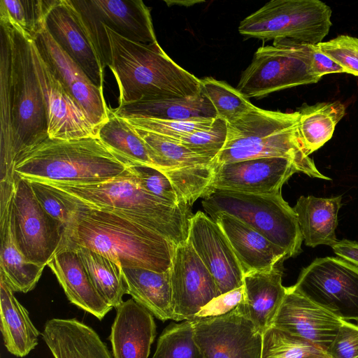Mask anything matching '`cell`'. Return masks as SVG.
I'll return each instance as SVG.
<instances>
[{"instance_id": "40", "label": "cell", "mask_w": 358, "mask_h": 358, "mask_svg": "<svg viewBox=\"0 0 358 358\" xmlns=\"http://www.w3.org/2000/svg\"><path fill=\"white\" fill-rule=\"evenodd\" d=\"M227 136V122L217 117L210 128L185 134L178 142L192 151L214 160L224 147Z\"/></svg>"}, {"instance_id": "45", "label": "cell", "mask_w": 358, "mask_h": 358, "mask_svg": "<svg viewBox=\"0 0 358 358\" xmlns=\"http://www.w3.org/2000/svg\"><path fill=\"white\" fill-rule=\"evenodd\" d=\"M329 358L358 357V325L343 320L342 324L329 349Z\"/></svg>"}, {"instance_id": "29", "label": "cell", "mask_w": 358, "mask_h": 358, "mask_svg": "<svg viewBox=\"0 0 358 358\" xmlns=\"http://www.w3.org/2000/svg\"><path fill=\"white\" fill-rule=\"evenodd\" d=\"M13 292L0 278L1 331L4 345L12 355L23 357L37 345L39 331Z\"/></svg>"}, {"instance_id": "3", "label": "cell", "mask_w": 358, "mask_h": 358, "mask_svg": "<svg viewBox=\"0 0 358 358\" xmlns=\"http://www.w3.org/2000/svg\"><path fill=\"white\" fill-rule=\"evenodd\" d=\"M101 24L108 38V67L119 87V105L201 94L200 79L177 64L157 41L135 42Z\"/></svg>"}, {"instance_id": "44", "label": "cell", "mask_w": 358, "mask_h": 358, "mask_svg": "<svg viewBox=\"0 0 358 358\" xmlns=\"http://www.w3.org/2000/svg\"><path fill=\"white\" fill-rule=\"evenodd\" d=\"M316 47L341 66L345 73L358 76V38L341 35Z\"/></svg>"}, {"instance_id": "50", "label": "cell", "mask_w": 358, "mask_h": 358, "mask_svg": "<svg viewBox=\"0 0 358 358\" xmlns=\"http://www.w3.org/2000/svg\"><path fill=\"white\" fill-rule=\"evenodd\" d=\"M356 358H358V357H356Z\"/></svg>"}, {"instance_id": "1", "label": "cell", "mask_w": 358, "mask_h": 358, "mask_svg": "<svg viewBox=\"0 0 358 358\" xmlns=\"http://www.w3.org/2000/svg\"><path fill=\"white\" fill-rule=\"evenodd\" d=\"M0 182L14 183L20 157L48 138L31 39L0 18Z\"/></svg>"}, {"instance_id": "25", "label": "cell", "mask_w": 358, "mask_h": 358, "mask_svg": "<svg viewBox=\"0 0 358 358\" xmlns=\"http://www.w3.org/2000/svg\"><path fill=\"white\" fill-rule=\"evenodd\" d=\"M41 335L54 358H113L95 330L76 318L48 320Z\"/></svg>"}, {"instance_id": "5", "label": "cell", "mask_w": 358, "mask_h": 358, "mask_svg": "<svg viewBox=\"0 0 358 358\" xmlns=\"http://www.w3.org/2000/svg\"><path fill=\"white\" fill-rule=\"evenodd\" d=\"M49 185V184H48ZM88 206L125 217L151 229L176 245L187 240L189 206H173L143 189L134 173L89 185H50Z\"/></svg>"}, {"instance_id": "11", "label": "cell", "mask_w": 358, "mask_h": 358, "mask_svg": "<svg viewBox=\"0 0 358 358\" xmlns=\"http://www.w3.org/2000/svg\"><path fill=\"white\" fill-rule=\"evenodd\" d=\"M292 287L341 320L358 322V268L346 260L317 258Z\"/></svg>"}, {"instance_id": "43", "label": "cell", "mask_w": 358, "mask_h": 358, "mask_svg": "<svg viewBox=\"0 0 358 358\" xmlns=\"http://www.w3.org/2000/svg\"><path fill=\"white\" fill-rule=\"evenodd\" d=\"M131 170L143 189L171 205H181L173 186L164 172L155 168L138 165L131 166Z\"/></svg>"}, {"instance_id": "22", "label": "cell", "mask_w": 358, "mask_h": 358, "mask_svg": "<svg viewBox=\"0 0 358 358\" xmlns=\"http://www.w3.org/2000/svg\"><path fill=\"white\" fill-rule=\"evenodd\" d=\"M14 183L0 182V278L13 292L27 293L32 290L44 269L27 262L13 239L10 213Z\"/></svg>"}, {"instance_id": "46", "label": "cell", "mask_w": 358, "mask_h": 358, "mask_svg": "<svg viewBox=\"0 0 358 358\" xmlns=\"http://www.w3.org/2000/svg\"><path fill=\"white\" fill-rule=\"evenodd\" d=\"M243 298V286L215 298L198 313L196 317L217 316L236 308Z\"/></svg>"}, {"instance_id": "33", "label": "cell", "mask_w": 358, "mask_h": 358, "mask_svg": "<svg viewBox=\"0 0 358 358\" xmlns=\"http://www.w3.org/2000/svg\"><path fill=\"white\" fill-rule=\"evenodd\" d=\"M75 249L98 293L112 308H117L127 294L121 266L101 255L85 248Z\"/></svg>"}, {"instance_id": "18", "label": "cell", "mask_w": 358, "mask_h": 358, "mask_svg": "<svg viewBox=\"0 0 358 358\" xmlns=\"http://www.w3.org/2000/svg\"><path fill=\"white\" fill-rule=\"evenodd\" d=\"M343 320L289 287H287L286 295L273 326L327 352Z\"/></svg>"}, {"instance_id": "34", "label": "cell", "mask_w": 358, "mask_h": 358, "mask_svg": "<svg viewBox=\"0 0 358 358\" xmlns=\"http://www.w3.org/2000/svg\"><path fill=\"white\" fill-rule=\"evenodd\" d=\"M134 129L148 147L157 169L163 172L213 163V159L192 151L173 139Z\"/></svg>"}, {"instance_id": "19", "label": "cell", "mask_w": 358, "mask_h": 358, "mask_svg": "<svg viewBox=\"0 0 358 358\" xmlns=\"http://www.w3.org/2000/svg\"><path fill=\"white\" fill-rule=\"evenodd\" d=\"M45 24L58 45L96 87L103 89L104 68L101 59L67 0H57L48 15Z\"/></svg>"}, {"instance_id": "4", "label": "cell", "mask_w": 358, "mask_h": 358, "mask_svg": "<svg viewBox=\"0 0 358 358\" xmlns=\"http://www.w3.org/2000/svg\"><path fill=\"white\" fill-rule=\"evenodd\" d=\"M133 165L99 136L48 138L20 157L14 172L29 181L49 185H89L127 175Z\"/></svg>"}, {"instance_id": "31", "label": "cell", "mask_w": 358, "mask_h": 358, "mask_svg": "<svg viewBox=\"0 0 358 358\" xmlns=\"http://www.w3.org/2000/svg\"><path fill=\"white\" fill-rule=\"evenodd\" d=\"M298 111L299 134L309 156L331 138L336 124L345 114V107L336 101L303 106Z\"/></svg>"}, {"instance_id": "49", "label": "cell", "mask_w": 358, "mask_h": 358, "mask_svg": "<svg viewBox=\"0 0 358 358\" xmlns=\"http://www.w3.org/2000/svg\"><path fill=\"white\" fill-rule=\"evenodd\" d=\"M305 358H318V357H305Z\"/></svg>"}, {"instance_id": "26", "label": "cell", "mask_w": 358, "mask_h": 358, "mask_svg": "<svg viewBox=\"0 0 358 358\" xmlns=\"http://www.w3.org/2000/svg\"><path fill=\"white\" fill-rule=\"evenodd\" d=\"M96 20L135 42H157L150 8L141 0H87Z\"/></svg>"}, {"instance_id": "42", "label": "cell", "mask_w": 358, "mask_h": 358, "mask_svg": "<svg viewBox=\"0 0 358 358\" xmlns=\"http://www.w3.org/2000/svg\"><path fill=\"white\" fill-rule=\"evenodd\" d=\"M67 2L94 44L103 68L108 66L110 62L108 38L101 23L92 13L87 0H67Z\"/></svg>"}, {"instance_id": "12", "label": "cell", "mask_w": 358, "mask_h": 358, "mask_svg": "<svg viewBox=\"0 0 358 358\" xmlns=\"http://www.w3.org/2000/svg\"><path fill=\"white\" fill-rule=\"evenodd\" d=\"M189 321L203 358H261L263 334L238 307Z\"/></svg>"}, {"instance_id": "28", "label": "cell", "mask_w": 358, "mask_h": 358, "mask_svg": "<svg viewBox=\"0 0 358 358\" xmlns=\"http://www.w3.org/2000/svg\"><path fill=\"white\" fill-rule=\"evenodd\" d=\"M342 196L318 198L301 196L293 209L295 211L305 245L331 246L338 240L336 229Z\"/></svg>"}, {"instance_id": "13", "label": "cell", "mask_w": 358, "mask_h": 358, "mask_svg": "<svg viewBox=\"0 0 358 358\" xmlns=\"http://www.w3.org/2000/svg\"><path fill=\"white\" fill-rule=\"evenodd\" d=\"M31 49L46 109L48 138L72 140L98 136L97 128L41 55L33 39Z\"/></svg>"}, {"instance_id": "35", "label": "cell", "mask_w": 358, "mask_h": 358, "mask_svg": "<svg viewBox=\"0 0 358 358\" xmlns=\"http://www.w3.org/2000/svg\"><path fill=\"white\" fill-rule=\"evenodd\" d=\"M57 0H0V17L31 39L44 29L46 18Z\"/></svg>"}, {"instance_id": "7", "label": "cell", "mask_w": 358, "mask_h": 358, "mask_svg": "<svg viewBox=\"0 0 358 358\" xmlns=\"http://www.w3.org/2000/svg\"><path fill=\"white\" fill-rule=\"evenodd\" d=\"M206 213L231 215L285 250L289 257L301 252L303 241L297 216L281 193L251 194L210 188L201 201Z\"/></svg>"}, {"instance_id": "14", "label": "cell", "mask_w": 358, "mask_h": 358, "mask_svg": "<svg viewBox=\"0 0 358 358\" xmlns=\"http://www.w3.org/2000/svg\"><path fill=\"white\" fill-rule=\"evenodd\" d=\"M173 320H191L220 295L215 280L189 242L176 245L170 268Z\"/></svg>"}, {"instance_id": "15", "label": "cell", "mask_w": 358, "mask_h": 358, "mask_svg": "<svg viewBox=\"0 0 358 358\" xmlns=\"http://www.w3.org/2000/svg\"><path fill=\"white\" fill-rule=\"evenodd\" d=\"M187 241L213 276L220 295L243 286L241 265L222 228L211 217L201 211L193 215Z\"/></svg>"}, {"instance_id": "38", "label": "cell", "mask_w": 358, "mask_h": 358, "mask_svg": "<svg viewBox=\"0 0 358 358\" xmlns=\"http://www.w3.org/2000/svg\"><path fill=\"white\" fill-rule=\"evenodd\" d=\"M152 358H203L194 340L191 322L171 323L164 329Z\"/></svg>"}, {"instance_id": "37", "label": "cell", "mask_w": 358, "mask_h": 358, "mask_svg": "<svg viewBox=\"0 0 358 358\" xmlns=\"http://www.w3.org/2000/svg\"><path fill=\"white\" fill-rule=\"evenodd\" d=\"M329 358L327 353L305 340L275 327L262 336L261 358Z\"/></svg>"}, {"instance_id": "27", "label": "cell", "mask_w": 358, "mask_h": 358, "mask_svg": "<svg viewBox=\"0 0 358 358\" xmlns=\"http://www.w3.org/2000/svg\"><path fill=\"white\" fill-rule=\"evenodd\" d=\"M127 294L163 322L173 320L170 269L157 272L140 267H121Z\"/></svg>"}, {"instance_id": "48", "label": "cell", "mask_w": 358, "mask_h": 358, "mask_svg": "<svg viewBox=\"0 0 358 358\" xmlns=\"http://www.w3.org/2000/svg\"><path fill=\"white\" fill-rule=\"evenodd\" d=\"M334 253L358 268V243L349 240L337 241L331 246Z\"/></svg>"}, {"instance_id": "24", "label": "cell", "mask_w": 358, "mask_h": 358, "mask_svg": "<svg viewBox=\"0 0 358 358\" xmlns=\"http://www.w3.org/2000/svg\"><path fill=\"white\" fill-rule=\"evenodd\" d=\"M47 266L57 277L71 303L99 320L113 308L95 289L75 249L61 248Z\"/></svg>"}, {"instance_id": "17", "label": "cell", "mask_w": 358, "mask_h": 358, "mask_svg": "<svg viewBox=\"0 0 358 358\" xmlns=\"http://www.w3.org/2000/svg\"><path fill=\"white\" fill-rule=\"evenodd\" d=\"M33 40L41 55L99 130V127L108 120L110 110L103 97V89L96 87L58 45L48 30L46 24Z\"/></svg>"}, {"instance_id": "10", "label": "cell", "mask_w": 358, "mask_h": 358, "mask_svg": "<svg viewBox=\"0 0 358 358\" xmlns=\"http://www.w3.org/2000/svg\"><path fill=\"white\" fill-rule=\"evenodd\" d=\"M10 227L15 245L31 263L45 266L64 243L66 227L42 208L30 181L17 175L11 204Z\"/></svg>"}, {"instance_id": "41", "label": "cell", "mask_w": 358, "mask_h": 358, "mask_svg": "<svg viewBox=\"0 0 358 358\" xmlns=\"http://www.w3.org/2000/svg\"><path fill=\"white\" fill-rule=\"evenodd\" d=\"M33 192L45 211L66 226L71 222L76 202L62 190L44 182L30 181Z\"/></svg>"}, {"instance_id": "8", "label": "cell", "mask_w": 358, "mask_h": 358, "mask_svg": "<svg viewBox=\"0 0 358 358\" xmlns=\"http://www.w3.org/2000/svg\"><path fill=\"white\" fill-rule=\"evenodd\" d=\"M331 17V8L319 0H272L243 19L238 32L264 41L317 45L328 34Z\"/></svg>"}, {"instance_id": "9", "label": "cell", "mask_w": 358, "mask_h": 358, "mask_svg": "<svg viewBox=\"0 0 358 358\" xmlns=\"http://www.w3.org/2000/svg\"><path fill=\"white\" fill-rule=\"evenodd\" d=\"M309 44L282 39L255 52L236 89L245 97H262L293 87L317 83Z\"/></svg>"}, {"instance_id": "20", "label": "cell", "mask_w": 358, "mask_h": 358, "mask_svg": "<svg viewBox=\"0 0 358 358\" xmlns=\"http://www.w3.org/2000/svg\"><path fill=\"white\" fill-rule=\"evenodd\" d=\"M211 218L226 235L244 274L272 269L289 257L285 250L236 217L220 213Z\"/></svg>"}, {"instance_id": "21", "label": "cell", "mask_w": 358, "mask_h": 358, "mask_svg": "<svg viewBox=\"0 0 358 358\" xmlns=\"http://www.w3.org/2000/svg\"><path fill=\"white\" fill-rule=\"evenodd\" d=\"M155 336L153 315L132 298L116 308L109 336L113 358H148Z\"/></svg>"}, {"instance_id": "39", "label": "cell", "mask_w": 358, "mask_h": 358, "mask_svg": "<svg viewBox=\"0 0 358 358\" xmlns=\"http://www.w3.org/2000/svg\"><path fill=\"white\" fill-rule=\"evenodd\" d=\"M124 120L136 129L155 133L178 141L181 136L185 134L210 128L215 118L203 117L185 120L155 118H129Z\"/></svg>"}, {"instance_id": "47", "label": "cell", "mask_w": 358, "mask_h": 358, "mask_svg": "<svg viewBox=\"0 0 358 358\" xmlns=\"http://www.w3.org/2000/svg\"><path fill=\"white\" fill-rule=\"evenodd\" d=\"M308 48L312 66L317 76L322 78L323 76L329 73H345L341 66L322 52L316 47V45L309 44Z\"/></svg>"}, {"instance_id": "2", "label": "cell", "mask_w": 358, "mask_h": 358, "mask_svg": "<svg viewBox=\"0 0 358 358\" xmlns=\"http://www.w3.org/2000/svg\"><path fill=\"white\" fill-rule=\"evenodd\" d=\"M71 198L76 207L62 248H87L121 267L157 272L171 268L176 245L167 238L125 217Z\"/></svg>"}, {"instance_id": "6", "label": "cell", "mask_w": 358, "mask_h": 358, "mask_svg": "<svg viewBox=\"0 0 358 358\" xmlns=\"http://www.w3.org/2000/svg\"><path fill=\"white\" fill-rule=\"evenodd\" d=\"M299 111L285 113L257 107L227 124L226 143L213 160L221 165L245 159L284 157L299 172L311 178L331 180L316 168L304 148L299 129Z\"/></svg>"}, {"instance_id": "16", "label": "cell", "mask_w": 358, "mask_h": 358, "mask_svg": "<svg viewBox=\"0 0 358 358\" xmlns=\"http://www.w3.org/2000/svg\"><path fill=\"white\" fill-rule=\"evenodd\" d=\"M295 164L284 157H263L215 165L210 188L251 194L281 193L282 185L295 173Z\"/></svg>"}, {"instance_id": "36", "label": "cell", "mask_w": 358, "mask_h": 358, "mask_svg": "<svg viewBox=\"0 0 358 358\" xmlns=\"http://www.w3.org/2000/svg\"><path fill=\"white\" fill-rule=\"evenodd\" d=\"M201 93L213 106L217 117L231 124L257 108L236 88L212 77L200 79Z\"/></svg>"}, {"instance_id": "23", "label": "cell", "mask_w": 358, "mask_h": 358, "mask_svg": "<svg viewBox=\"0 0 358 358\" xmlns=\"http://www.w3.org/2000/svg\"><path fill=\"white\" fill-rule=\"evenodd\" d=\"M281 264L244 274L243 298L237 307L262 334L273 326L287 293V287L282 284Z\"/></svg>"}, {"instance_id": "30", "label": "cell", "mask_w": 358, "mask_h": 358, "mask_svg": "<svg viewBox=\"0 0 358 358\" xmlns=\"http://www.w3.org/2000/svg\"><path fill=\"white\" fill-rule=\"evenodd\" d=\"M116 115L124 118H155L185 120L197 118H216V111L203 94L183 99L136 101L112 108Z\"/></svg>"}, {"instance_id": "32", "label": "cell", "mask_w": 358, "mask_h": 358, "mask_svg": "<svg viewBox=\"0 0 358 358\" xmlns=\"http://www.w3.org/2000/svg\"><path fill=\"white\" fill-rule=\"evenodd\" d=\"M98 136L112 150L134 165L157 169L148 147L136 129L124 118L114 114L110 108L108 120L99 128Z\"/></svg>"}]
</instances>
